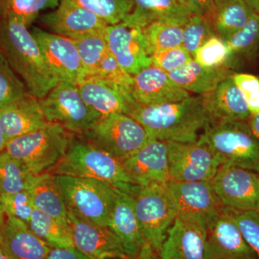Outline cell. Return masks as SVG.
Masks as SVG:
<instances>
[{"mask_svg": "<svg viewBox=\"0 0 259 259\" xmlns=\"http://www.w3.org/2000/svg\"><path fill=\"white\" fill-rule=\"evenodd\" d=\"M133 93L144 106L176 102L190 96L188 92L174 82L166 72L152 65L134 76Z\"/></svg>", "mask_w": 259, "mask_h": 259, "instance_id": "cell-22", "label": "cell"}, {"mask_svg": "<svg viewBox=\"0 0 259 259\" xmlns=\"http://www.w3.org/2000/svg\"><path fill=\"white\" fill-rule=\"evenodd\" d=\"M28 94L30 93L26 87L8 62L0 64V109L18 101Z\"/></svg>", "mask_w": 259, "mask_h": 259, "instance_id": "cell-38", "label": "cell"}, {"mask_svg": "<svg viewBox=\"0 0 259 259\" xmlns=\"http://www.w3.org/2000/svg\"><path fill=\"white\" fill-rule=\"evenodd\" d=\"M39 103L48 122L71 134H84L101 117L83 101L77 85L71 83H58Z\"/></svg>", "mask_w": 259, "mask_h": 259, "instance_id": "cell-9", "label": "cell"}, {"mask_svg": "<svg viewBox=\"0 0 259 259\" xmlns=\"http://www.w3.org/2000/svg\"><path fill=\"white\" fill-rule=\"evenodd\" d=\"M171 180L177 182L211 181L220 164L207 145L197 141H166Z\"/></svg>", "mask_w": 259, "mask_h": 259, "instance_id": "cell-11", "label": "cell"}, {"mask_svg": "<svg viewBox=\"0 0 259 259\" xmlns=\"http://www.w3.org/2000/svg\"><path fill=\"white\" fill-rule=\"evenodd\" d=\"M226 209L239 228L245 241L259 258V212Z\"/></svg>", "mask_w": 259, "mask_h": 259, "instance_id": "cell-40", "label": "cell"}, {"mask_svg": "<svg viewBox=\"0 0 259 259\" xmlns=\"http://www.w3.org/2000/svg\"><path fill=\"white\" fill-rule=\"evenodd\" d=\"M80 136L120 161L134 154L150 139L138 121L122 113L102 116Z\"/></svg>", "mask_w": 259, "mask_h": 259, "instance_id": "cell-8", "label": "cell"}, {"mask_svg": "<svg viewBox=\"0 0 259 259\" xmlns=\"http://www.w3.org/2000/svg\"><path fill=\"white\" fill-rule=\"evenodd\" d=\"M150 57L152 66L166 73L180 69L194 60L190 53L182 46L160 51Z\"/></svg>", "mask_w": 259, "mask_h": 259, "instance_id": "cell-43", "label": "cell"}, {"mask_svg": "<svg viewBox=\"0 0 259 259\" xmlns=\"http://www.w3.org/2000/svg\"><path fill=\"white\" fill-rule=\"evenodd\" d=\"M168 183V182H167ZM141 187L135 199V213L145 240L158 255L178 212L168 184Z\"/></svg>", "mask_w": 259, "mask_h": 259, "instance_id": "cell-7", "label": "cell"}, {"mask_svg": "<svg viewBox=\"0 0 259 259\" xmlns=\"http://www.w3.org/2000/svg\"><path fill=\"white\" fill-rule=\"evenodd\" d=\"M47 259H91L75 247L51 248Z\"/></svg>", "mask_w": 259, "mask_h": 259, "instance_id": "cell-46", "label": "cell"}, {"mask_svg": "<svg viewBox=\"0 0 259 259\" xmlns=\"http://www.w3.org/2000/svg\"><path fill=\"white\" fill-rule=\"evenodd\" d=\"M253 13L259 15V0H244Z\"/></svg>", "mask_w": 259, "mask_h": 259, "instance_id": "cell-50", "label": "cell"}, {"mask_svg": "<svg viewBox=\"0 0 259 259\" xmlns=\"http://www.w3.org/2000/svg\"><path fill=\"white\" fill-rule=\"evenodd\" d=\"M0 49L28 93L38 100L59 82L31 32L18 19L0 18Z\"/></svg>", "mask_w": 259, "mask_h": 259, "instance_id": "cell-1", "label": "cell"}, {"mask_svg": "<svg viewBox=\"0 0 259 259\" xmlns=\"http://www.w3.org/2000/svg\"><path fill=\"white\" fill-rule=\"evenodd\" d=\"M172 81L187 92L204 95L215 90L218 85L233 73L231 70L220 67H204L192 60L176 71L167 73Z\"/></svg>", "mask_w": 259, "mask_h": 259, "instance_id": "cell-28", "label": "cell"}, {"mask_svg": "<svg viewBox=\"0 0 259 259\" xmlns=\"http://www.w3.org/2000/svg\"><path fill=\"white\" fill-rule=\"evenodd\" d=\"M26 190L31 196L35 209L65 224H69L64 196L55 175L50 172L32 175Z\"/></svg>", "mask_w": 259, "mask_h": 259, "instance_id": "cell-27", "label": "cell"}, {"mask_svg": "<svg viewBox=\"0 0 259 259\" xmlns=\"http://www.w3.org/2000/svg\"><path fill=\"white\" fill-rule=\"evenodd\" d=\"M69 212L100 226L109 227L118 191L102 181L55 175Z\"/></svg>", "mask_w": 259, "mask_h": 259, "instance_id": "cell-5", "label": "cell"}, {"mask_svg": "<svg viewBox=\"0 0 259 259\" xmlns=\"http://www.w3.org/2000/svg\"><path fill=\"white\" fill-rule=\"evenodd\" d=\"M0 214H4V211H3V207H2L1 201H0Z\"/></svg>", "mask_w": 259, "mask_h": 259, "instance_id": "cell-55", "label": "cell"}, {"mask_svg": "<svg viewBox=\"0 0 259 259\" xmlns=\"http://www.w3.org/2000/svg\"><path fill=\"white\" fill-rule=\"evenodd\" d=\"M131 117L138 121L151 139L194 143L209 124L202 95L154 106H141Z\"/></svg>", "mask_w": 259, "mask_h": 259, "instance_id": "cell-2", "label": "cell"}, {"mask_svg": "<svg viewBox=\"0 0 259 259\" xmlns=\"http://www.w3.org/2000/svg\"><path fill=\"white\" fill-rule=\"evenodd\" d=\"M54 175L102 181L118 192L135 197L141 187L126 171L122 161L86 139L73 136L64 157L49 171Z\"/></svg>", "mask_w": 259, "mask_h": 259, "instance_id": "cell-3", "label": "cell"}, {"mask_svg": "<svg viewBox=\"0 0 259 259\" xmlns=\"http://www.w3.org/2000/svg\"><path fill=\"white\" fill-rule=\"evenodd\" d=\"M141 30L150 56L160 51L182 46L183 27L154 23Z\"/></svg>", "mask_w": 259, "mask_h": 259, "instance_id": "cell-32", "label": "cell"}, {"mask_svg": "<svg viewBox=\"0 0 259 259\" xmlns=\"http://www.w3.org/2000/svg\"><path fill=\"white\" fill-rule=\"evenodd\" d=\"M253 13L244 0H234L218 8L213 18L218 35L226 41L244 26Z\"/></svg>", "mask_w": 259, "mask_h": 259, "instance_id": "cell-30", "label": "cell"}, {"mask_svg": "<svg viewBox=\"0 0 259 259\" xmlns=\"http://www.w3.org/2000/svg\"><path fill=\"white\" fill-rule=\"evenodd\" d=\"M230 54H248L259 45V15L252 13L246 24L226 40Z\"/></svg>", "mask_w": 259, "mask_h": 259, "instance_id": "cell-37", "label": "cell"}, {"mask_svg": "<svg viewBox=\"0 0 259 259\" xmlns=\"http://www.w3.org/2000/svg\"><path fill=\"white\" fill-rule=\"evenodd\" d=\"M77 86L85 103L101 117L112 113L130 116L141 105L132 88L119 83L88 78Z\"/></svg>", "mask_w": 259, "mask_h": 259, "instance_id": "cell-16", "label": "cell"}, {"mask_svg": "<svg viewBox=\"0 0 259 259\" xmlns=\"http://www.w3.org/2000/svg\"><path fill=\"white\" fill-rule=\"evenodd\" d=\"M234 0H214V5H215L216 8H221L223 5L228 4V3H231Z\"/></svg>", "mask_w": 259, "mask_h": 259, "instance_id": "cell-52", "label": "cell"}, {"mask_svg": "<svg viewBox=\"0 0 259 259\" xmlns=\"http://www.w3.org/2000/svg\"><path fill=\"white\" fill-rule=\"evenodd\" d=\"M12 259H47L51 247L18 218L8 216L5 221L3 247Z\"/></svg>", "mask_w": 259, "mask_h": 259, "instance_id": "cell-26", "label": "cell"}, {"mask_svg": "<svg viewBox=\"0 0 259 259\" xmlns=\"http://www.w3.org/2000/svg\"><path fill=\"white\" fill-rule=\"evenodd\" d=\"M121 161L140 187L166 184L171 180L166 141L150 139L142 148Z\"/></svg>", "mask_w": 259, "mask_h": 259, "instance_id": "cell-19", "label": "cell"}, {"mask_svg": "<svg viewBox=\"0 0 259 259\" xmlns=\"http://www.w3.org/2000/svg\"><path fill=\"white\" fill-rule=\"evenodd\" d=\"M0 201L3 211L7 215L18 218L28 224L35 207L28 190L0 195Z\"/></svg>", "mask_w": 259, "mask_h": 259, "instance_id": "cell-41", "label": "cell"}, {"mask_svg": "<svg viewBox=\"0 0 259 259\" xmlns=\"http://www.w3.org/2000/svg\"><path fill=\"white\" fill-rule=\"evenodd\" d=\"M32 175L23 162L7 151L0 152V195L26 190Z\"/></svg>", "mask_w": 259, "mask_h": 259, "instance_id": "cell-31", "label": "cell"}, {"mask_svg": "<svg viewBox=\"0 0 259 259\" xmlns=\"http://www.w3.org/2000/svg\"><path fill=\"white\" fill-rule=\"evenodd\" d=\"M210 182L223 207L259 212V174L223 165Z\"/></svg>", "mask_w": 259, "mask_h": 259, "instance_id": "cell-10", "label": "cell"}, {"mask_svg": "<svg viewBox=\"0 0 259 259\" xmlns=\"http://www.w3.org/2000/svg\"><path fill=\"white\" fill-rule=\"evenodd\" d=\"M186 6L194 15H202L213 20L217 8L214 0H185Z\"/></svg>", "mask_w": 259, "mask_h": 259, "instance_id": "cell-44", "label": "cell"}, {"mask_svg": "<svg viewBox=\"0 0 259 259\" xmlns=\"http://www.w3.org/2000/svg\"><path fill=\"white\" fill-rule=\"evenodd\" d=\"M73 136L61 126L48 122L34 132L10 140L5 151L23 162L32 175H38L61 161Z\"/></svg>", "mask_w": 259, "mask_h": 259, "instance_id": "cell-6", "label": "cell"}, {"mask_svg": "<svg viewBox=\"0 0 259 259\" xmlns=\"http://www.w3.org/2000/svg\"><path fill=\"white\" fill-rule=\"evenodd\" d=\"M109 228L120 239L127 259L153 257L154 253L143 236L135 213L134 197L118 192Z\"/></svg>", "mask_w": 259, "mask_h": 259, "instance_id": "cell-20", "label": "cell"}, {"mask_svg": "<svg viewBox=\"0 0 259 259\" xmlns=\"http://www.w3.org/2000/svg\"><path fill=\"white\" fill-rule=\"evenodd\" d=\"M202 96L209 123L248 121L250 117L244 95L231 76L220 83L215 90Z\"/></svg>", "mask_w": 259, "mask_h": 259, "instance_id": "cell-24", "label": "cell"}, {"mask_svg": "<svg viewBox=\"0 0 259 259\" xmlns=\"http://www.w3.org/2000/svg\"><path fill=\"white\" fill-rule=\"evenodd\" d=\"M198 141L208 146L220 166L241 167L259 174V140L247 121L209 123Z\"/></svg>", "mask_w": 259, "mask_h": 259, "instance_id": "cell-4", "label": "cell"}, {"mask_svg": "<svg viewBox=\"0 0 259 259\" xmlns=\"http://www.w3.org/2000/svg\"><path fill=\"white\" fill-rule=\"evenodd\" d=\"M74 247L91 259H127L122 243L109 227L77 217L68 211Z\"/></svg>", "mask_w": 259, "mask_h": 259, "instance_id": "cell-15", "label": "cell"}, {"mask_svg": "<svg viewBox=\"0 0 259 259\" xmlns=\"http://www.w3.org/2000/svg\"><path fill=\"white\" fill-rule=\"evenodd\" d=\"M105 37L109 51L127 74L134 76L151 66L141 29L122 23L109 25Z\"/></svg>", "mask_w": 259, "mask_h": 259, "instance_id": "cell-17", "label": "cell"}, {"mask_svg": "<svg viewBox=\"0 0 259 259\" xmlns=\"http://www.w3.org/2000/svg\"><path fill=\"white\" fill-rule=\"evenodd\" d=\"M77 48L87 78L90 77L96 70L102 58L108 51L105 34L84 37L72 40Z\"/></svg>", "mask_w": 259, "mask_h": 259, "instance_id": "cell-36", "label": "cell"}, {"mask_svg": "<svg viewBox=\"0 0 259 259\" xmlns=\"http://www.w3.org/2000/svg\"><path fill=\"white\" fill-rule=\"evenodd\" d=\"M2 3H3V0H0V16H1Z\"/></svg>", "mask_w": 259, "mask_h": 259, "instance_id": "cell-56", "label": "cell"}, {"mask_svg": "<svg viewBox=\"0 0 259 259\" xmlns=\"http://www.w3.org/2000/svg\"><path fill=\"white\" fill-rule=\"evenodd\" d=\"M40 19L42 25L53 33L71 40L104 35L108 25L96 15L71 0H60L56 10L42 15Z\"/></svg>", "mask_w": 259, "mask_h": 259, "instance_id": "cell-14", "label": "cell"}, {"mask_svg": "<svg viewBox=\"0 0 259 259\" xmlns=\"http://www.w3.org/2000/svg\"><path fill=\"white\" fill-rule=\"evenodd\" d=\"M231 78L244 96L259 90V79L254 75L233 74Z\"/></svg>", "mask_w": 259, "mask_h": 259, "instance_id": "cell-45", "label": "cell"}, {"mask_svg": "<svg viewBox=\"0 0 259 259\" xmlns=\"http://www.w3.org/2000/svg\"><path fill=\"white\" fill-rule=\"evenodd\" d=\"M89 78L112 81L128 88H133L134 85V76L127 74L121 67L109 50L102 58L95 72Z\"/></svg>", "mask_w": 259, "mask_h": 259, "instance_id": "cell-42", "label": "cell"}, {"mask_svg": "<svg viewBox=\"0 0 259 259\" xmlns=\"http://www.w3.org/2000/svg\"><path fill=\"white\" fill-rule=\"evenodd\" d=\"M6 61L4 54H3V51H2L1 49H0V64L6 62Z\"/></svg>", "mask_w": 259, "mask_h": 259, "instance_id": "cell-54", "label": "cell"}, {"mask_svg": "<svg viewBox=\"0 0 259 259\" xmlns=\"http://www.w3.org/2000/svg\"><path fill=\"white\" fill-rule=\"evenodd\" d=\"M31 33L59 82L79 85L86 79V71L71 39L36 27Z\"/></svg>", "mask_w": 259, "mask_h": 259, "instance_id": "cell-13", "label": "cell"}, {"mask_svg": "<svg viewBox=\"0 0 259 259\" xmlns=\"http://www.w3.org/2000/svg\"><path fill=\"white\" fill-rule=\"evenodd\" d=\"M204 259H259L225 207L207 228Z\"/></svg>", "mask_w": 259, "mask_h": 259, "instance_id": "cell-18", "label": "cell"}, {"mask_svg": "<svg viewBox=\"0 0 259 259\" xmlns=\"http://www.w3.org/2000/svg\"><path fill=\"white\" fill-rule=\"evenodd\" d=\"M0 259H12L11 257L1 247H0Z\"/></svg>", "mask_w": 259, "mask_h": 259, "instance_id": "cell-53", "label": "cell"}, {"mask_svg": "<svg viewBox=\"0 0 259 259\" xmlns=\"http://www.w3.org/2000/svg\"><path fill=\"white\" fill-rule=\"evenodd\" d=\"M207 228L180 217L168 229L160 250V259H204Z\"/></svg>", "mask_w": 259, "mask_h": 259, "instance_id": "cell-21", "label": "cell"}, {"mask_svg": "<svg viewBox=\"0 0 259 259\" xmlns=\"http://www.w3.org/2000/svg\"><path fill=\"white\" fill-rule=\"evenodd\" d=\"M28 226L51 248L74 247L69 224H65L37 209L35 208L32 212Z\"/></svg>", "mask_w": 259, "mask_h": 259, "instance_id": "cell-29", "label": "cell"}, {"mask_svg": "<svg viewBox=\"0 0 259 259\" xmlns=\"http://www.w3.org/2000/svg\"><path fill=\"white\" fill-rule=\"evenodd\" d=\"M179 1L181 2V3H182V4L186 5L185 3V0H179ZM187 8H188V7H187Z\"/></svg>", "mask_w": 259, "mask_h": 259, "instance_id": "cell-57", "label": "cell"}, {"mask_svg": "<svg viewBox=\"0 0 259 259\" xmlns=\"http://www.w3.org/2000/svg\"><path fill=\"white\" fill-rule=\"evenodd\" d=\"M5 241L4 214H0V247L3 248Z\"/></svg>", "mask_w": 259, "mask_h": 259, "instance_id": "cell-49", "label": "cell"}, {"mask_svg": "<svg viewBox=\"0 0 259 259\" xmlns=\"http://www.w3.org/2000/svg\"><path fill=\"white\" fill-rule=\"evenodd\" d=\"M247 122H248L252 132L259 140V113L256 115H250Z\"/></svg>", "mask_w": 259, "mask_h": 259, "instance_id": "cell-48", "label": "cell"}, {"mask_svg": "<svg viewBox=\"0 0 259 259\" xmlns=\"http://www.w3.org/2000/svg\"><path fill=\"white\" fill-rule=\"evenodd\" d=\"M192 15L179 0H133V9L122 23L139 29L154 23L184 27Z\"/></svg>", "mask_w": 259, "mask_h": 259, "instance_id": "cell-23", "label": "cell"}, {"mask_svg": "<svg viewBox=\"0 0 259 259\" xmlns=\"http://www.w3.org/2000/svg\"><path fill=\"white\" fill-rule=\"evenodd\" d=\"M60 0H3L1 17L18 19L27 27L31 25L44 10L56 9Z\"/></svg>", "mask_w": 259, "mask_h": 259, "instance_id": "cell-33", "label": "cell"}, {"mask_svg": "<svg viewBox=\"0 0 259 259\" xmlns=\"http://www.w3.org/2000/svg\"><path fill=\"white\" fill-rule=\"evenodd\" d=\"M47 123L38 99L30 94L0 109V125L8 142L34 132Z\"/></svg>", "mask_w": 259, "mask_h": 259, "instance_id": "cell-25", "label": "cell"}, {"mask_svg": "<svg viewBox=\"0 0 259 259\" xmlns=\"http://www.w3.org/2000/svg\"><path fill=\"white\" fill-rule=\"evenodd\" d=\"M7 144H8V140H7L6 136L3 132L1 125H0V152L5 151Z\"/></svg>", "mask_w": 259, "mask_h": 259, "instance_id": "cell-51", "label": "cell"}, {"mask_svg": "<svg viewBox=\"0 0 259 259\" xmlns=\"http://www.w3.org/2000/svg\"><path fill=\"white\" fill-rule=\"evenodd\" d=\"M212 20L205 16L192 15L183 27L182 47L193 57L199 47L215 35Z\"/></svg>", "mask_w": 259, "mask_h": 259, "instance_id": "cell-35", "label": "cell"}, {"mask_svg": "<svg viewBox=\"0 0 259 259\" xmlns=\"http://www.w3.org/2000/svg\"><path fill=\"white\" fill-rule=\"evenodd\" d=\"M145 259H156V258H155L154 257H151V258H145Z\"/></svg>", "mask_w": 259, "mask_h": 259, "instance_id": "cell-58", "label": "cell"}, {"mask_svg": "<svg viewBox=\"0 0 259 259\" xmlns=\"http://www.w3.org/2000/svg\"><path fill=\"white\" fill-rule=\"evenodd\" d=\"M168 186L177 205L178 217L200 223L208 228L223 208L210 181L177 182Z\"/></svg>", "mask_w": 259, "mask_h": 259, "instance_id": "cell-12", "label": "cell"}, {"mask_svg": "<svg viewBox=\"0 0 259 259\" xmlns=\"http://www.w3.org/2000/svg\"><path fill=\"white\" fill-rule=\"evenodd\" d=\"M250 115L259 113V90L244 96Z\"/></svg>", "mask_w": 259, "mask_h": 259, "instance_id": "cell-47", "label": "cell"}, {"mask_svg": "<svg viewBox=\"0 0 259 259\" xmlns=\"http://www.w3.org/2000/svg\"><path fill=\"white\" fill-rule=\"evenodd\" d=\"M230 56L226 42L215 35L199 48L194 54V60L204 67H220Z\"/></svg>", "mask_w": 259, "mask_h": 259, "instance_id": "cell-39", "label": "cell"}, {"mask_svg": "<svg viewBox=\"0 0 259 259\" xmlns=\"http://www.w3.org/2000/svg\"><path fill=\"white\" fill-rule=\"evenodd\" d=\"M107 25L122 23L133 9V0H71Z\"/></svg>", "mask_w": 259, "mask_h": 259, "instance_id": "cell-34", "label": "cell"}]
</instances>
